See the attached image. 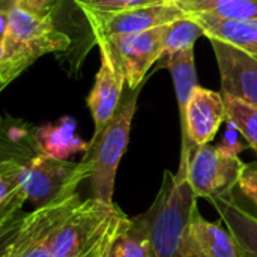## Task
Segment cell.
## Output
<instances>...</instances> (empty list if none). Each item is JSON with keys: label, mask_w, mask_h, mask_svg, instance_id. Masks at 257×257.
<instances>
[{"label": "cell", "mask_w": 257, "mask_h": 257, "mask_svg": "<svg viewBox=\"0 0 257 257\" xmlns=\"http://www.w3.org/2000/svg\"><path fill=\"white\" fill-rule=\"evenodd\" d=\"M69 36L53 21L51 14H36L12 5L2 38L0 80L8 86L39 57L65 51Z\"/></svg>", "instance_id": "cell-1"}, {"label": "cell", "mask_w": 257, "mask_h": 257, "mask_svg": "<svg viewBox=\"0 0 257 257\" xmlns=\"http://www.w3.org/2000/svg\"><path fill=\"white\" fill-rule=\"evenodd\" d=\"M197 197L185 178L164 172L161 188L143 218L151 257H187V238Z\"/></svg>", "instance_id": "cell-2"}, {"label": "cell", "mask_w": 257, "mask_h": 257, "mask_svg": "<svg viewBox=\"0 0 257 257\" xmlns=\"http://www.w3.org/2000/svg\"><path fill=\"white\" fill-rule=\"evenodd\" d=\"M140 93V87L131 90L128 98L120 102L111 120L105 125V128L93 136L89 142V148L84 152L81 161H84L90 169V188L92 197L104 202L114 203V181L119 163L126 151L130 142L131 122L137 110V98Z\"/></svg>", "instance_id": "cell-3"}, {"label": "cell", "mask_w": 257, "mask_h": 257, "mask_svg": "<svg viewBox=\"0 0 257 257\" xmlns=\"http://www.w3.org/2000/svg\"><path fill=\"white\" fill-rule=\"evenodd\" d=\"M126 218L119 206L93 197L81 200L65 220L53 245V257H89L110 244Z\"/></svg>", "instance_id": "cell-4"}, {"label": "cell", "mask_w": 257, "mask_h": 257, "mask_svg": "<svg viewBox=\"0 0 257 257\" xmlns=\"http://www.w3.org/2000/svg\"><path fill=\"white\" fill-rule=\"evenodd\" d=\"M8 164L21 184L27 202L35 208L77 193L78 185L89 179L90 169L84 161L69 163L44 155L35 157L29 164Z\"/></svg>", "instance_id": "cell-5"}, {"label": "cell", "mask_w": 257, "mask_h": 257, "mask_svg": "<svg viewBox=\"0 0 257 257\" xmlns=\"http://www.w3.org/2000/svg\"><path fill=\"white\" fill-rule=\"evenodd\" d=\"M164 30L166 24L140 33L96 39L99 50L110 57L130 90L142 87V81L151 66L163 57Z\"/></svg>", "instance_id": "cell-6"}, {"label": "cell", "mask_w": 257, "mask_h": 257, "mask_svg": "<svg viewBox=\"0 0 257 257\" xmlns=\"http://www.w3.org/2000/svg\"><path fill=\"white\" fill-rule=\"evenodd\" d=\"M244 166L238 155H230L220 146L208 143L194 149L185 170L176 172V176L188 181L197 199L209 200L235 190Z\"/></svg>", "instance_id": "cell-7"}, {"label": "cell", "mask_w": 257, "mask_h": 257, "mask_svg": "<svg viewBox=\"0 0 257 257\" xmlns=\"http://www.w3.org/2000/svg\"><path fill=\"white\" fill-rule=\"evenodd\" d=\"M80 202V196L75 193L24 214L8 257H53L57 233Z\"/></svg>", "instance_id": "cell-8"}, {"label": "cell", "mask_w": 257, "mask_h": 257, "mask_svg": "<svg viewBox=\"0 0 257 257\" xmlns=\"http://www.w3.org/2000/svg\"><path fill=\"white\" fill-rule=\"evenodd\" d=\"M226 120L223 95L197 86L190 98L182 130V151L178 173H182L196 148L208 145Z\"/></svg>", "instance_id": "cell-9"}, {"label": "cell", "mask_w": 257, "mask_h": 257, "mask_svg": "<svg viewBox=\"0 0 257 257\" xmlns=\"http://www.w3.org/2000/svg\"><path fill=\"white\" fill-rule=\"evenodd\" d=\"M84 15L92 27L95 39L140 33L187 17V14L179 6L164 5V3L134 8L119 12H105V14L86 12Z\"/></svg>", "instance_id": "cell-10"}, {"label": "cell", "mask_w": 257, "mask_h": 257, "mask_svg": "<svg viewBox=\"0 0 257 257\" xmlns=\"http://www.w3.org/2000/svg\"><path fill=\"white\" fill-rule=\"evenodd\" d=\"M220 69L221 95L257 105V57L227 42L208 38Z\"/></svg>", "instance_id": "cell-11"}, {"label": "cell", "mask_w": 257, "mask_h": 257, "mask_svg": "<svg viewBox=\"0 0 257 257\" xmlns=\"http://www.w3.org/2000/svg\"><path fill=\"white\" fill-rule=\"evenodd\" d=\"M220 223L230 232L239 257H257V212L238 188L209 199Z\"/></svg>", "instance_id": "cell-12"}, {"label": "cell", "mask_w": 257, "mask_h": 257, "mask_svg": "<svg viewBox=\"0 0 257 257\" xmlns=\"http://www.w3.org/2000/svg\"><path fill=\"white\" fill-rule=\"evenodd\" d=\"M123 84V77L116 71L110 57L101 51V66L96 72L93 87L86 101L95 125L93 136H98L105 128V125L111 120L116 110L119 108Z\"/></svg>", "instance_id": "cell-13"}, {"label": "cell", "mask_w": 257, "mask_h": 257, "mask_svg": "<svg viewBox=\"0 0 257 257\" xmlns=\"http://www.w3.org/2000/svg\"><path fill=\"white\" fill-rule=\"evenodd\" d=\"M187 257H239V253L230 232L208 221L196 206L188 229Z\"/></svg>", "instance_id": "cell-14"}, {"label": "cell", "mask_w": 257, "mask_h": 257, "mask_svg": "<svg viewBox=\"0 0 257 257\" xmlns=\"http://www.w3.org/2000/svg\"><path fill=\"white\" fill-rule=\"evenodd\" d=\"M187 17L203 29L206 38L227 42L257 57V18L236 20L203 12L187 14Z\"/></svg>", "instance_id": "cell-15"}, {"label": "cell", "mask_w": 257, "mask_h": 257, "mask_svg": "<svg viewBox=\"0 0 257 257\" xmlns=\"http://www.w3.org/2000/svg\"><path fill=\"white\" fill-rule=\"evenodd\" d=\"M77 122L71 116H63L56 122L35 128V143L39 155L68 161L75 154H84L89 143L75 134Z\"/></svg>", "instance_id": "cell-16"}, {"label": "cell", "mask_w": 257, "mask_h": 257, "mask_svg": "<svg viewBox=\"0 0 257 257\" xmlns=\"http://www.w3.org/2000/svg\"><path fill=\"white\" fill-rule=\"evenodd\" d=\"M33 125L14 117H0V164H29L38 157Z\"/></svg>", "instance_id": "cell-17"}, {"label": "cell", "mask_w": 257, "mask_h": 257, "mask_svg": "<svg viewBox=\"0 0 257 257\" xmlns=\"http://www.w3.org/2000/svg\"><path fill=\"white\" fill-rule=\"evenodd\" d=\"M166 68L170 71L172 80L175 83L176 99L179 105V116H181V130L185 126V113L190 98L197 87V74L194 65V47L185 48L166 57Z\"/></svg>", "instance_id": "cell-18"}, {"label": "cell", "mask_w": 257, "mask_h": 257, "mask_svg": "<svg viewBox=\"0 0 257 257\" xmlns=\"http://www.w3.org/2000/svg\"><path fill=\"white\" fill-rule=\"evenodd\" d=\"M107 257H151L146 221L143 215L126 217L116 230Z\"/></svg>", "instance_id": "cell-19"}, {"label": "cell", "mask_w": 257, "mask_h": 257, "mask_svg": "<svg viewBox=\"0 0 257 257\" xmlns=\"http://www.w3.org/2000/svg\"><path fill=\"white\" fill-rule=\"evenodd\" d=\"M176 6L185 14L203 12L236 20L257 18V0H181Z\"/></svg>", "instance_id": "cell-20"}, {"label": "cell", "mask_w": 257, "mask_h": 257, "mask_svg": "<svg viewBox=\"0 0 257 257\" xmlns=\"http://www.w3.org/2000/svg\"><path fill=\"white\" fill-rule=\"evenodd\" d=\"M27 196L8 164H0V227L21 214Z\"/></svg>", "instance_id": "cell-21"}, {"label": "cell", "mask_w": 257, "mask_h": 257, "mask_svg": "<svg viewBox=\"0 0 257 257\" xmlns=\"http://www.w3.org/2000/svg\"><path fill=\"white\" fill-rule=\"evenodd\" d=\"M223 99L226 105V120L239 131L248 146L257 154V105L232 96H223Z\"/></svg>", "instance_id": "cell-22"}, {"label": "cell", "mask_w": 257, "mask_h": 257, "mask_svg": "<svg viewBox=\"0 0 257 257\" xmlns=\"http://www.w3.org/2000/svg\"><path fill=\"white\" fill-rule=\"evenodd\" d=\"M200 36H206L203 29L190 17H184L166 24V30L163 35V56L185 48H193L194 42Z\"/></svg>", "instance_id": "cell-23"}, {"label": "cell", "mask_w": 257, "mask_h": 257, "mask_svg": "<svg viewBox=\"0 0 257 257\" xmlns=\"http://www.w3.org/2000/svg\"><path fill=\"white\" fill-rule=\"evenodd\" d=\"M74 3L81 9L83 14L86 12L105 14V12H119L134 8L157 5V3H163V0H74Z\"/></svg>", "instance_id": "cell-24"}, {"label": "cell", "mask_w": 257, "mask_h": 257, "mask_svg": "<svg viewBox=\"0 0 257 257\" xmlns=\"http://www.w3.org/2000/svg\"><path fill=\"white\" fill-rule=\"evenodd\" d=\"M236 188L251 203L257 212V163L244 166Z\"/></svg>", "instance_id": "cell-25"}, {"label": "cell", "mask_w": 257, "mask_h": 257, "mask_svg": "<svg viewBox=\"0 0 257 257\" xmlns=\"http://www.w3.org/2000/svg\"><path fill=\"white\" fill-rule=\"evenodd\" d=\"M23 218H24V214H20L12 221H9L8 224L0 227V257L9 256V250L17 238V233L20 230Z\"/></svg>", "instance_id": "cell-26"}, {"label": "cell", "mask_w": 257, "mask_h": 257, "mask_svg": "<svg viewBox=\"0 0 257 257\" xmlns=\"http://www.w3.org/2000/svg\"><path fill=\"white\" fill-rule=\"evenodd\" d=\"M238 134H239V131L232 123H229V130L226 131L220 148L230 155H239V152L244 149V145L238 140Z\"/></svg>", "instance_id": "cell-27"}, {"label": "cell", "mask_w": 257, "mask_h": 257, "mask_svg": "<svg viewBox=\"0 0 257 257\" xmlns=\"http://www.w3.org/2000/svg\"><path fill=\"white\" fill-rule=\"evenodd\" d=\"M60 0H18L15 5L36 12V14H51L53 8L59 3Z\"/></svg>", "instance_id": "cell-28"}, {"label": "cell", "mask_w": 257, "mask_h": 257, "mask_svg": "<svg viewBox=\"0 0 257 257\" xmlns=\"http://www.w3.org/2000/svg\"><path fill=\"white\" fill-rule=\"evenodd\" d=\"M11 6L8 5H0V41L5 35L6 30V24H8V14H9Z\"/></svg>", "instance_id": "cell-29"}, {"label": "cell", "mask_w": 257, "mask_h": 257, "mask_svg": "<svg viewBox=\"0 0 257 257\" xmlns=\"http://www.w3.org/2000/svg\"><path fill=\"white\" fill-rule=\"evenodd\" d=\"M110 242H111V241H110ZM108 247H110V244H108V245H105L104 248H101L99 251L93 253L92 256H89V257H107V251H108Z\"/></svg>", "instance_id": "cell-30"}, {"label": "cell", "mask_w": 257, "mask_h": 257, "mask_svg": "<svg viewBox=\"0 0 257 257\" xmlns=\"http://www.w3.org/2000/svg\"><path fill=\"white\" fill-rule=\"evenodd\" d=\"M18 0H0V5H8V6H12V5H15Z\"/></svg>", "instance_id": "cell-31"}, {"label": "cell", "mask_w": 257, "mask_h": 257, "mask_svg": "<svg viewBox=\"0 0 257 257\" xmlns=\"http://www.w3.org/2000/svg\"><path fill=\"white\" fill-rule=\"evenodd\" d=\"M181 0H163V3L164 5H178Z\"/></svg>", "instance_id": "cell-32"}, {"label": "cell", "mask_w": 257, "mask_h": 257, "mask_svg": "<svg viewBox=\"0 0 257 257\" xmlns=\"http://www.w3.org/2000/svg\"><path fill=\"white\" fill-rule=\"evenodd\" d=\"M5 87H6V84H5V83H3V81L0 80V92H2V90H3Z\"/></svg>", "instance_id": "cell-33"}, {"label": "cell", "mask_w": 257, "mask_h": 257, "mask_svg": "<svg viewBox=\"0 0 257 257\" xmlns=\"http://www.w3.org/2000/svg\"><path fill=\"white\" fill-rule=\"evenodd\" d=\"M0 56H2V41H0Z\"/></svg>", "instance_id": "cell-34"}]
</instances>
